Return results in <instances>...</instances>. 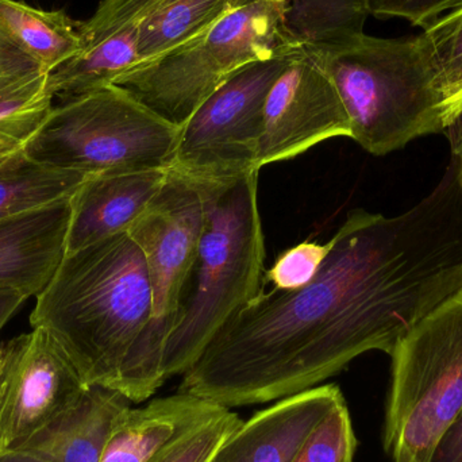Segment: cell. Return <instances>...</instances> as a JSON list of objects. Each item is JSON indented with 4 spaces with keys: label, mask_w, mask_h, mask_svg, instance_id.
Segmentation results:
<instances>
[{
    "label": "cell",
    "mask_w": 462,
    "mask_h": 462,
    "mask_svg": "<svg viewBox=\"0 0 462 462\" xmlns=\"http://www.w3.org/2000/svg\"><path fill=\"white\" fill-rule=\"evenodd\" d=\"M164 0H102L81 22V51L49 73L51 97L62 100L111 86L138 64V46L149 19Z\"/></svg>",
    "instance_id": "cell-12"
},
{
    "label": "cell",
    "mask_w": 462,
    "mask_h": 462,
    "mask_svg": "<svg viewBox=\"0 0 462 462\" xmlns=\"http://www.w3.org/2000/svg\"><path fill=\"white\" fill-rule=\"evenodd\" d=\"M444 133L449 140L453 157L462 159V114Z\"/></svg>",
    "instance_id": "cell-31"
},
{
    "label": "cell",
    "mask_w": 462,
    "mask_h": 462,
    "mask_svg": "<svg viewBox=\"0 0 462 462\" xmlns=\"http://www.w3.org/2000/svg\"><path fill=\"white\" fill-rule=\"evenodd\" d=\"M352 135L349 116L322 57L299 51L266 97L258 168Z\"/></svg>",
    "instance_id": "cell-11"
},
{
    "label": "cell",
    "mask_w": 462,
    "mask_h": 462,
    "mask_svg": "<svg viewBox=\"0 0 462 462\" xmlns=\"http://www.w3.org/2000/svg\"><path fill=\"white\" fill-rule=\"evenodd\" d=\"M89 387L43 328L0 342V456L21 449L72 409Z\"/></svg>",
    "instance_id": "cell-10"
},
{
    "label": "cell",
    "mask_w": 462,
    "mask_h": 462,
    "mask_svg": "<svg viewBox=\"0 0 462 462\" xmlns=\"http://www.w3.org/2000/svg\"><path fill=\"white\" fill-rule=\"evenodd\" d=\"M384 449L393 462H429L462 412V290L393 349Z\"/></svg>",
    "instance_id": "cell-8"
},
{
    "label": "cell",
    "mask_w": 462,
    "mask_h": 462,
    "mask_svg": "<svg viewBox=\"0 0 462 462\" xmlns=\"http://www.w3.org/2000/svg\"><path fill=\"white\" fill-rule=\"evenodd\" d=\"M86 179L43 167L22 152L0 164V221L70 198Z\"/></svg>",
    "instance_id": "cell-21"
},
{
    "label": "cell",
    "mask_w": 462,
    "mask_h": 462,
    "mask_svg": "<svg viewBox=\"0 0 462 462\" xmlns=\"http://www.w3.org/2000/svg\"><path fill=\"white\" fill-rule=\"evenodd\" d=\"M429 462H462V412L437 442Z\"/></svg>",
    "instance_id": "cell-28"
},
{
    "label": "cell",
    "mask_w": 462,
    "mask_h": 462,
    "mask_svg": "<svg viewBox=\"0 0 462 462\" xmlns=\"http://www.w3.org/2000/svg\"><path fill=\"white\" fill-rule=\"evenodd\" d=\"M462 114V88L457 94L453 95L450 99L442 106V121H444L445 130L453 124Z\"/></svg>",
    "instance_id": "cell-30"
},
{
    "label": "cell",
    "mask_w": 462,
    "mask_h": 462,
    "mask_svg": "<svg viewBox=\"0 0 462 462\" xmlns=\"http://www.w3.org/2000/svg\"><path fill=\"white\" fill-rule=\"evenodd\" d=\"M203 222L205 202L199 187L170 171L160 194L130 227L148 266L152 315L113 390L134 403L151 398L164 384L165 344L180 320Z\"/></svg>",
    "instance_id": "cell-7"
},
{
    "label": "cell",
    "mask_w": 462,
    "mask_h": 462,
    "mask_svg": "<svg viewBox=\"0 0 462 462\" xmlns=\"http://www.w3.org/2000/svg\"><path fill=\"white\" fill-rule=\"evenodd\" d=\"M151 315L145 257L125 231L67 253L35 296L30 325L61 345L87 384L113 388Z\"/></svg>",
    "instance_id": "cell-2"
},
{
    "label": "cell",
    "mask_w": 462,
    "mask_h": 462,
    "mask_svg": "<svg viewBox=\"0 0 462 462\" xmlns=\"http://www.w3.org/2000/svg\"><path fill=\"white\" fill-rule=\"evenodd\" d=\"M170 170L87 178L69 198L67 253L129 231L160 194Z\"/></svg>",
    "instance_id": "cell-14"
},
{
    "label": "cell",
    "mask_w": 462,
    "mask_h": 462,
    "mask_svg": "<svg viewBox=\"0 0 462 462\" xmlns=\"http://www.w3.org/2000/svg\"><path fill=\"white\" fill-rule=\"evenodd\" d=\"M299 51L282 49L231 73L180 127L171 172L197 184L258 172L266 97Z\"/></svg>",
    "instance_id": "cell-9"
},
{
    "label": "cell",
    "mask_w": 462,
    "mask_h": 462,
    "mask_svg": "<svg viewBox=\"0 0 462 462\" xmlns=\"http://www.w3.org/2000/svg\"><path fill=\"white\" fill-rule=\"evenodd\" d=\"M242 2L245 0H164L141 35L138 64L189 42Z\"/></svg>",
    "instance_id": "cell-22"
},
{
    "label": "cell",
    "mask_w": 462,
    "mask_h": 462,
    "mask_svg": "<svg viewBox=\"0 0 462 462\" xmlns=\"http://www.w3.org/2000/svg\"><path fill=\"white\" fill-rule=\"evenodd\" d=\"M330 249L331 239L326 244L300 242L282 252L263 277L273 284V290H300L315 279Z\"/></svg>",
    "instance_id": "cell-26"
},
{
    "label": "cell",
    "mask_w": 462,
    "mask_h": 462,
    "mask_svg": "<svg viewBox=\"0 0 462 462\" xmlns=\"http://www.w3.org/2000/svg\"><path fill=\"white\" fill-rule=\"evenodd\" d=\"M26 300V296L19 291H0V331Z\"/></svg>",
    "instance_id": "cell-29"
},
{
    "label": "cell",
    "mask_w": 462,
    "mask_h": 462,
    "mask_svg": "<svg viewBox=\"0 0 462 462\" xmlns=\"http://www.w3.org/2000/svg\"><path fill=\"white\" fill-rule=\"evenodd\" d=\"M462 160V159H461Z\"/></svg>",
    "instance_id": "cell-33"
},
{
    "label": "cell",
    "mask_w": 462,
    "mask_h": 462,
    "mask_svg": "<svg viewBox=\"0 0 462 462\" xmlns=\"http://www.w3.org/2000/svg\"><path fill=\"white\" fill-rule=\"evenodd\" d=\"M227 407L192 393L156 399L116 420L100 462H151L181 434Z\"/></svg>",
    "instance_id": "cell-16"
},
{
    "label": "cell",
    "mask_w": 462,
    "mask_h": 462,
    "mask_svg": "<svg viewBox=\"0 0 462 462\" xmlns=\"http://www.w3.org/2000/svg\"><path fill=\"white\" fill-rule=\"evenodd\" d=\"M80 24L62 10L0 0V29L48 73L80 53Z\"/></svg>",
    "instance_id": "cell-20"
},
{
    "label": "cell",
    "mask_w": 462,
    "mask_h": 462,
    "mask_svg": "<svg viewBox=\"0 0 462 462\" xmlns=\"http://www.w3.org/2000/svg\"><path fill=\"white\" fill-rule=\"evenodd\" d=\"M49 73L0 29V164L22 153L48 118Z\"/></svg>",
    "instance_id": "cell-18"
},
{
    "label": "cell",
    "mask_w": 462,
    "mask_h": 462,
    "mask_svg": "<svg viewBox=\"0 0 462 462\" xmlns=\"http://www.w3.org/2000/svg\"><path fill=\"white\" fill-rule=\"evenodd\" d=\"M198 187L205 222L180 320L165 344L164 380L183 374L219 328L263 291L265 244L258 172Z\"/></svg>",
    "instance_id": "cell-3"
},
{
    "label": "cell",
    "mask_w": 462,
    "mask_h": 462,
    "mask_svg": "<svg viewBox=\"0 0 462 462\" xmlns=\"http://www.w3.org/2000/svg\"><path fill=\"white\" fill-rule=\"evenodd\" d=\"M368 0H288L282 32L288 45L326 57L365 35Z\"/></svg>",
    "instance_id": "cell-19"
},
{
    "label": "cell",
    "mask_w": 462,
    "mask_h": 462,
    "mask_svg": "<svg viewBox=\"0 0 462 462\" xmlns=\"http://www.w3.org/2000/svg\"><path fill=\"white\" fill-rule=\"evenodd\" d=\"M342 401L336 384L287 396L242 422L210 462H292L315 426Z\"/></svg>",
    "instance_id": "cell-13"
},
{
    "label": "cell",
    "mask_w": 462,
    "mask_h": 462,
    "mask_svg": "<svg viewBox=\"0 0 462 462\" xmlns=\"http://www.w3.org/2000/svg\"><path fill=\"white\" fill-rule=\"evenodd\" d=\"M69 198L0 221V291L27 299L51 282L67 254Z\"/></svg>",
    "instance_id": "cell-15"
},
{
    "label": "cell",
    "mask_w": 462,
    "mask_h": 462,
    "mask_svg": "<svg viewBox=\"0 0 462 462\" xmlns=\"http://www.w3.org/2000/svg\"><path fill=\"white\" fill-rule=\"evenodd\" d=\"M129 404L119 391L91 385L72 409L18 450L46 462H100L108 437Z\"/></svg>",
    "instance_id": "cell-17"
},
{
    "label": "cell",
    "mask_w": 462,
    "mask_h": 462,
    "mask_svg": "<svg viewBox=\"0 0 462 462\" xmlns=\"http://www.w3.org/2000/svg\"><path fill=\"white\" fill-rule=\"evenodd\" d=\"M445 102L462 88V5L426 27L422 34Z\"/></svg>",
    "instance_id": "cell-23"
},
{
    "label": "cell",
    "mask_w": 462,
    "mask_h": 462,
    "mask_svg": "<svg viewBox=\"0 0 462 462\" xmlns=\"http://www.w3.org/2000/svg\"><path fill=\"white\" fill-rule=\"evenodd\" d=\"M357 439L346 402H339L315 426L292 462H353Z\"/></svg>",
    "instance_id": "cell-24"
},
{
    "label": "cell",
    "mask_w": 462,
    "mask_h": 462,
    "mask_svg": "<svg viewBox=\"0 0 462 462\" xmlns=\"http://www.w3.org/2000/svg\"><path fill=\"white\" fill-rule=\"evenodd\" d=\"M462 5V0H368L369 13L377 18H403L423 29L442 14Z\"/></svg>",
    "instance_id": "cell-27"
},
{
    "label": "cell",
    "mask_w": 462,
    "mask_h": 462,
    "mask_svg": "<svg viewBox=\"0 0 462 462\" xmlns=\"http://www.w3.org/2000/svg\"><path fill=\"white\" fill-rule=\"evenodd\" d=\"M241 425V418L225 409L181 434L151 462H210Z\"/></svg>",
    "instance_id": "cell-25"
},
{
    "label": "cell",
    "mask_w": 462,
    "mask_h": 462,
    "mask_svg": "<svg viewBox=\"0 0 462 462\" xmlns=\"http://www.w3.org/2000/svg\"><path fill=\"white\" fill-rule=\"evenodd\" d=\"M179 132L111 84L53 106L23 153L43 167L86 178L170 170Z\"/></svg>",
    "instance_id": "cell-5"
},
{
    "label": "cell",
    "mask_w": 462,
    "mask_h": 462,
    "mask_svg": "<svg viewBox=\"0 0 462 462\" xmlns=\"http://www.w3.org/2000/svg\"><path fill=\"white\" fill-rule=\"evenodd\" d=\"M287 7L288 0H245L189 42L140 62L114 84L181 127L238 68L295 49L282 32Z\"/></svg>",
    "instance_id": "cell-6"
},
{
    "label": "cell",
    "mask_w": 462,
    "mask_h": 462,
    "mask_svg": "<svg viewBox=\"0 0 462 462\" xmlns=\"http://www.w3.org/2000/svg\"><path fill=\"white\" fill-rule=\"evenodd\" d=\"M0 462H46L42 458L37 457V456L30 455V453L11 452L7 455L0 456Z\"/></svg>",
    "instance_id": "cell-32"
},
{
    "label": "cell",
    "mask_w": 462,
    "mask_h": 462,
    "mask_svg": "<svg viewBox=\"0 0 462 462\" xmlns=\"http://www.w3.org/2000/svg\"><path fill=\"white\" fill-rule=\"evenodd\" d=\"M361 148L384 156L415 138L445 132L444 95L422 35H364L352 48L322 57Z\"/></svg>",
    "instance_id": "cell-4"
},
{
    "label": "cell",
    "mask_w": 462,
    "mask_h": 462,
    "mask_svg": "<svg viewBox=\"0 0 462 462\" xmlns=\"http://www.w3.org/2000/svg\"><path fill=\"white\" fill-rule=\"evenodd\" d=\"M462 290V180L447 172L396 217L347 214L315 279L261 291L183 374L181 393L221 406L310 390L371 350L396 345Z\"/></svg>",
    "instance_id": "cell-1"
}]
</instances>
